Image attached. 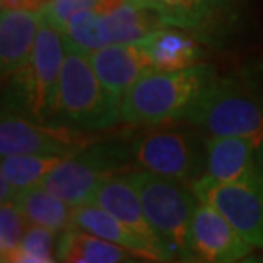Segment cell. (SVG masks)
I'll use <instances>...</instances> for the list:
<instances>
[{
	"mask_svg": "<svg viewBox=\"0 0 263 263\" xmlns=\"http://www.w3.org/2000/svg\"><path fill=\"white\" fill-rule=\"evenodd\" d=\"M92 203L99 205L106 212L115 215L128 229L135 231L152 250H156L161 255L162 261H170L166 251L162 250L159 238L152 231L149 220L145 217L144 207H142L140 197L135 190L134 183L123 173L104 181L98 188L96 195L92 197Z\"/></svg>",
	"mask_w": 263,
	"mask_h": 263,
	"instance_id": "cell-14",
	"label": "cell"
},
{
	"mask_svg": "<svg viewBox=\"0 0 263 263\" xmlns=\"http://www.w3.org/2000/svg\"><path fill=\"white\" fill-rule=\"evenodd\" d=\"M98 2L99 0H51L41 12H43L46 21H50L55 28L62 31L72 15H76L81 10L94 9Z\"/></svg>",
	"mask_w": 263,
	"mask_h": 263,
	"instance_id": "cell-25",
	"label": "cell"
},
{
	"mask_svg": "<svg viewBox=\"0 0 263 263\" xmlns=\"http://www.w3.org/2000/svg\"><path fill=\"white\" fill-rule=\"evenodd\" d=\"M43 12L41 10L2 9L0 14V68L2 77L23 68L33 55Z\"/></svg>",
	"mask_w": 263,
	"mask_h": 263,
	"instance_id": "cell-15",
	"label": "cell"
},
{
	"mask_svg": "<svg viewBox=\"0 0 263 263\" xmlns=\"http://www.w3.org/2000/svg\"><path fill=\"white\" fill-rule=\"evenodd\" d=\"M72 228L87 231L99 236V238L111 241L115 245H120L123 248L130 250L132 253L145 261H162L161 255L156 250H152L135 231L128 229L127 226L101 209L99 205L89 202L79 207H73L72 212Z\"/></svg>",
	"mask_w": 263,
	"mask_h": 263,
	"instance_id": "cell-16",
	"label": "cell"
},
{
	"mask_svg": "<svg viewBox=\"0 0 263 263\" xmlns=\"http://www.w3.org/2000/svg\"><path fill=\"white\" fill-rule=\"evenodd\" d=\"M89 60L103 86L120 101L135 82L156 72L154 62L140 43H111L89 53Z\"/></svg>",
	"mask_w": 263,
	"mask_h": 263,
	"instance_id": "cell-13",
	"label": "cell"
},
{
	"mask_svg": "<svg viewBox=\"0 0 263 263\" xmlns=\"http://www.w3.org/2000/svg\"><path fill=\"white\" fill-rule=\"evenodd\" d=\"M14 203L17 205L28 224L43 226L55 234L72 228L73 207L43 185H36L23 192Z\"/></svg>",
	"mask_w": 263,
	"mask_h": 263,
	"instance_id": "cell-20",
	"label": "cell"
},
{
	"mask_svg": "<svg viewBox=\"0 0 263 263\" xmlns=\"http://www.w3.org/2000/svg\"><path fill=\"white\" fill-rule=\"evenodd\" d=\"M96 9L106 21L113 43H137L152 31L167 26L156 10L128 0H99Z\"/></svg>",
	"mask_w": 263,
	"mask_h": 263,
	"instance_id": "cell-18",
	"label": "cell"
},
{
	"mask_svg": "<svg viewBox=\"0 0 263 263\" xmlns=\"http://www.w3.org/2000/svg\"><path fill=\"white\" fill-rule=\"evenodd\" d=\"M140 260L130 250L87 231L70 228L59 234L57 261L65 263H127Z\"/></svg>",
	"mask_w": 263,
	"mask_h": 263,
	"instance_id": "cell-19",
	"label": "cell"
},
{
	"mask_svg": "<svg viewBox=\"0 0 263 263\" xmlns=\"http://www.w3.org/2000/svg\"><path fill=\"white\" fill-rule=\"evenodd\" d=\"M120 104L99 81L89 53L65 40V60L50 122L101 134L122 122Z\"/></svg>",
	"mask_w": 263,
	"mask_h": 263,
	"instance_id": "cell-2",
	"label": "cell"
},
{
	"mask_svg": "<svg viewBox=\"0 0 263 263\" xmlns=\"http://www.w3.org/2000/svg\"><path fill=\"white\" fill-rule=\"evenodd\" d=\"M171 28L183 29L198 41L212 43L234 17V0H149Z\"/></svg>",
	"mask_w": 263,
	"mask_h": 263,
	"instance_id": "cell-11",
	"label": "cell"
},
{
	"mask_svg": "<svg viewBox=\"0 0 263 263\" xmlns=\"http://www.w3.org/2000/svg\"><path fill=\"white\" fill-rule=\"evenodd\" d=\"M101 139L99 132H86L57 122H31L21 115H4L0 122V156L40 154L73 156Z\"/></svg>",
	"mask_w": 263,
	"mask_h": 263,
	"instance_id": "cell-9",
	"label": "cell"
},
{
	"mask_svg": "<svg viewBox=\"0 0 263 263\" xmlns=\"http://www.w3.org/2000/svg\"><path fill=\"white\" fill-rule=\"evenodd\" d=\"M28 220L14 202H5L0 207V260L15 263L19 246L23 243Z\"/></svg>",
	"mask_w": 263,
	"mask_h": 263,
	"instance_id": "cell-24",
	"label": "cell"
},
{
	"mask_svg": "<svg viewBox=\"0 0 263 263\" xmlns=\"http://www.w3.org/2000/svg\"><path fill=\"white\" fill-rule=\"evenodd\" d=\"M137 43H140L142 48L149 53L156 70L159 72L181 70V68L192 67L198 64L200 57L203 55L200 41L195 36L171 26L152 31Z\"/></svg>",
	"mask_w": 263,
	"mask_h": 263,
	"instance_id": "cell-17",
	"label": "cell"
},
{
	"mask_svg": "<svg viewBox=\"0 0 263 263\" xmlns=\"http://www.w3.org/2000/svg\"><path fill=\"white\" fill-rule=\"evenodd\" d=\"M62 34L67 41H70L86 53H92L113 43L106 21L96 7L81 10L72 15L62 28Z\"/></svg>",
	"mask_w": 263,
	"mask_h": 263,
	"instance_id": "cell-22",
	"label": "cell"
},
{
	"mask_svg": "<svg viewBox=\"0 0 263 263\" xmlns=\"http://www.w3.org/2000/svg\"><path fill=\"white\" fill-rule=\"evenodd\" d=\"M214 77L215 70L209 64L147 73L123 96L120 104L122 122L145 128L178 123L186 118Z\"/></svg>",
	"mask_w": 263,
	"mask_h": 263,
	"instance_id": "cell-1",
	"label": "cell"
},
{
	"mask_svg": "<svg viewBox=\"0 0 263 263\" xmlns=\"http://www.w3.org/2000/svg\"><path fill=\"white\" fill-rule=\"evenodd\" d=\"M132 167L135 166L128 144L99 139L87 149L65 157L46 175L41 185L64 198L68 205L79 207L92 202L98 188L106 180Z\"/></svg>",
	"mask_w": 263,
	"mask_h": 263,
	"instance_id": "cell-6",
	"label": "cell"
},
{
	"mask_svg": "<svg viewBox=\"0 0 263 263\" xmlns=\"http://www.w3.org/2000/svg\"><path fill=\"white\" fill-rule=\"evenodd\" d=\"M253 250L214 205L200 200L190 231L192 261L236 263L248 258Z\"/></svg>",
	"mask_w": 263,
	"mask_h": 263,
	"instance_id": "cell-10",
	"label": "cell"
},
{
	"mask_svg": "<svg viewBox=\"0 0 263 263\" xmlns=\"http://www.w3.org/2000/svg\"><path fill=\"white\" fill-rule=\"evenodd\" d=\"M263 171V137H207L205 175L215 181H238Z\"/></svg>",
	"mask_w": 263,
	"mask_h": 263,
	"instance_id": "cell-12",
	"label": "cell"
},
{
	"mask_svg": "<svg viewBox=\"0 0 263 263\" xmlns=\"http://www.w3.org/2000/svg\"><path fill=\"white\" fill-rule=\"evenodd\" d=\"M0 2H2V9H9V10L24 9V0H0Z\"/></svg>",
	"mask_w": 263,
	"mask_h": 263,
	"instance_id": "cell-26",
	"label": "cell"
},
{
	"mask_svg": "<svg viewBox=\"0 0 263 263\" xmlns=\"http://www.w3.org/2000/svg\"><path fill=\"white\" fill-rule=\"evenodd\" d=\"M207 137L258 135L263 137V91L248 76L215 77L186 115Z\"/></svg>",
	"mask_w": 263,
	"mask_h": 263,
	"instance_id": "cell-4",
	"label": "cell"
},
{
	"mask_svg": "<svg viewBox=\"0 0 263 263\" xmlns=\"http://www.w3.org/2000/svg\"><path fill=\"white\" fill-rule=\"evenodd\" d=\"M175 123L149 127V132L128 142L132 161L139 170L192 185L205 175L207 135L190 123L188 128Z\"/></svg>",
	"mask_w": 263,
	"mask_h": 263,
	"instance_id": "cell-5",
	"label": "cell"
},
{
	"mask_svg": "<svg viewBox=\"0 0 263 263\" xmlns=\"http://www.w3.org/2000/svg\"><path fill=\"white\" fill-rule=\"evenodd\" d=\"M64 156H40V154H15L4 156L0 162V176L10 183L15 195L41 185L46 175L60 164ZM17 200V198H15Z\"/></svg>",
	"mask_w": 263,
	"mask_h": 263,
	"instance_id": "cell-21",
	"label": "cell"
},
{
	"mask_svg": "<svg viewBox=\"0 0 263 263\" xmlns=\"http://www.w3.org/2000/svg\"><path fill=\"white\" fill-rule=\"evenodd\" d=\"M65 60V38L50 21L41 23L38 40L31 59L23 68L5 79L17 86L21 103L31 118L50 122L53 117L55 96L59 89L62 65Z\"/></svg>",
	"mask_w": 263,
	"mask_h": 263,
	"instance_id": "cell-7",
	"label": "cell"
},
{
	"mask_svg": "<svg viewBox=\"0 0 263 263\" xmlns=\"http://www.w3.org/2000/svg\"><path fill=\"white\" fill-rule=\"evenodd\" d=\"M134 183L145 217L170 261H192L190 231L200 198L188 183L132 167L123 173Z\"/></svg>",
	"mask_w": 263,
	"mask_h": 263,
	"instance_id": "cell-3",
	"label": "cell"
},
{
	"mask_svg": "<svg viewBox=\"0 0 263 263\" xmlns=\"http://www.w3.org/2000/svg\"><path fill=\"white\" fill-rule=\"evenodd\" d=\"M57 236L43 226L28 224L15 263H51L57 261Z\"/></svg>",
	"mask_w": 263,
	"mask_h": 263,
	"instance_id": "cell-23",
	"label": "cell"
},
{
	"mask_svg": "<svg viewBox=\"0 0 263 263\" xmlns=\"http://www.w3.org/2000/svg\"><path fill=\"white\" fill-rule=\"evenodd\" d=\"M190 186L200 200L214 205L255 250L263 251V171L238 181H215L203 175Z\"/></svg>",
	"mask_w": 263,
	"mask_h": 263,
	"instance_id": "cell-8",
	"label": "cell"
}]
</instances>
